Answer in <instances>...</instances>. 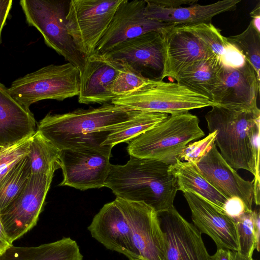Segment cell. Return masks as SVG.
<instances>
[{
  "label": "cell",
  "mask_w": 260,
  "mask_h": 260,
  "mask_svg": "<svg viewBox=\"0 0 260 260\" xmlns=\"http://www.w3.org/2000/svg\"><path fill=\"white\" fill-rule=\"evenodd\" d=\"M226 39L251 65L260 80V32L255 28L251 21L242 33Z\"/></svg>",
  "instance_id": "30"
},
{
  "label": "cell",
  "mask_w": 260,
  "mask_h": 260,
  "mask_svg": "<svg viewBox=\"0 0 260 260\" xmlns=\"http://www.w3.org/2000/svg\"><path fill=\"white\" fill-rule=\"evenodd\" d=\"M155 5L163 8H177L181 5H189L195 4L197 0H151Z\"/></svg>",
  "instance_id": "37"
},
{
  "label": "cell",
  "mask_w": 260,
  "mask_h": 260,
  "mask_svg": "<svg viewBox=\"0 0 260 260\" xmlns=\"http://www.w3.org/2000/svg\"><path fill=\"white\" fill-rule=\"evenodd\" d=\"M205 115L209 133H216L215 143L220 154L234 169H244L254 176V187L260 184L259 162L255 157L250 132L260 120V110L242 111L217 105Z\"/></svg>",
  "instance_id": "3"
},
{
  "label": "cell",
  "mask_w": 260,
  "mask_h": 260,
  "mask_svg": "<svg viewBox=\"0 0 260 260\" xmlns=\"http://www.w3.org/2000/svg\"><path fill=\"white\" fill-rule=\"evenodd\" d=\"M183 195L190 208L193 225L199 231L210 237L217 248L238 252L235 221L194 192H184Z\"/></svg>",
  "instance_id": "18"
},
{
  "label": "cell",
  "mask_w": 260,
  "mask_h": 260,
  "mask_svg": "<svg viewBox=\"0 0 260 260\" xmlns=\"http://www.w3.org/2000/svg\"><path fill=\"white\" fill-rule=\"evenodd\" d=\"M31 175L30 161L26 156L0 180V212L21 193Z\"/></svg>",
  "instance_id": "29"
},
{
  "label": "cell",
  "mask_w": 260,
  "mask_h": 260,
  "mask_svg": "<svg viewBox=\"0 0 260 260\" xmlns=\"http://www.w3.org/2000/svg\"><path fill=\"white\" fill-rule=\"evenodd\" d=\"M196 164L202 176L226 199L238 198L252 210L253 180L243 179L222 157L215 143Z\"/></svg>",
  "instance_id": "17"
},
{
  "label": "cell",
  "mask_w": 260,
  "mask_h": 260,
  "mask_svg": "<svg viewBox=\"0 0 260 260\" xmlns=\"http://www.w3.org/2000/svg\"><path fill=\"white\" fill-rule=\"evenodd\" d=\"M120 199L141 259L166 260L164 239L157 213L143 202Z\"/></svg>",
  "instance_id": "16"
},
{
  "label": "cell",
  "mask_w": 260,
  "mask_h": 260,
  "mask_svg": "<svg viewBox=\"0 0 260 260\" xmlns=\"http://www.w3.org/2000/svg\"><path fill=\"white\" fill-rule=\"evenodd\" d=\"M236 260H254L252 257L248 258H244L241 257L237 251L236 253Z\"/></svg>",
  "instance_id": "42"
},
{
  "label": "cell",
  "mask_w": 260,
  "mask_h": 260,
  "mask_svg": "<svg viewBox=\"0 0 260 260\" xmlns=\"http://www.w3.org/2000/svg\"><path fill=\"white\" fill-rule=\"evenodd\" d=\"M164 239L166 260H211L202 233L175 207L157 213Z\"/></svg>",
  "instance_id": "14"
},
{
  "label": "cell",
  "mask_w": 260,
  "mask_h": 260,
  "mask_svg": "<svg viewBox=\"0 0 260 260\" xmlns=\"http://www.w3.org/2000/svg\"><path fill=\"white\" fill-rule=\"evenodd\" d=\"M223 65L219 58L214 54L185 70L175 80L177 83L212 102V93L219 81Z\"/></svg>",
  "instance_id": "25"
},
{
  "label": "cell",
  "mask_w": 260,
  "mask_h": 260,
  "mask_svg": "<svg viewBox=\"0 0 260 260\" xmlns=\"http://www.w3.org/2000/svg\"><path fill=\"white\" fill-rule=\"evenodd\" d=\"M260 80L246 59L237 68L223 65L219 81L212 93L213 105L242 111L259 109L257 99Z\"/></svg>",
  "instance_id": "13"
},
{
  "label": "cell",
  "mask_w": 260,
  "mask_h": 260,
  "mask_svg": "<svg viewBox=\"0 0 260 260\" xmlns=\"http://www.w3.org/2000/svg\"><path fill=\"white\" fill-rule=\"evenodd\" d=\"M80 71L70 62L49 64L14 80L8 90L27 109L44 100L63 101L78 95Z\"/></svg>",
  "instance_id": "5"
},
{
  "label": "cell",
  "mask_w": 260,
  "mask_h": 260,
  "mask_svg": "<svg viewBox=\"0 0 260 260\" xmlns=\"http://www.w3.org/2000/svg\"><path fill=\"white\" fill-rule=\"evenodd\" d=\"M3 147H1L0 146V156H1V154L2 151Z\"/></svg>",
  "instance_id": "43"
},
{
  "label": "cell",
  "mask_w": 260,
  "mask_h": 260,
  "mask_svg": "<svg viewBox=\"0 0 260 260\" xmlns=\"http://www.w3.org/2000/svg\"><path fill=\"white\" fill-rule=\"evenodd\" d=\"M37 127L29 109L15 100L0 82V146H9L31 137Z\"/></svg>",
  "instance_id": "22"
},
{
  "label": "cell",
  "mask_w": 260,
  "mask_h": 260,
  "mask_svg": "<svg viewBox=\"0 0 260 260\" xmlns=\"http://www.w3.org/2000/svg\"><path fill=\"white\" fill-rule=\"evenodd\" d=\"M238 236L239 255L244 258L252 257L256 248L253 229V210H248L235 220Z\"/></svg>",
  "instance_id": "31"
},
{
  "label": "cell",
  "mask_w": 260,
  "mask_h": 260,
  "mask_svg": "<svg viewBox=\"0 0 260 260\" xmlns=\"http://www.w3.org/2000/svg\"><path fill=\"white\" fill-rule=\"evenodd\" d=\"M121 68L120 62L104 54L93 53L86 56L80 74L79 103H111L116 98L111 91L112 86Z\"/></svg>",
  "instance_id": "19"
},
{
  "label": "cell",
  "mask_w": 260,
  "mask_h": 260,
  "mask_svg": "<svg viewBox=\"0 0 260 260\" xmlns=\"http://www.w3.org/2000/svg\"><path fill=\"white\" fill-rule=\"evenodd\" d=\"M237 251L225 248H217L216 252L211 256V260H236Z\"/></svg>",
  "instance_id": "38"
},
{
  "label": "cell",
  "mask_w": 260,
  "mask_h": 260,
  "mask_svg": "<svg viewBox=\"0 0 260 260\" xmlns=\"http://www.w3.org/2000/svg\"><path fill=\"white\" fill-rule=\"evenodd\" d=\"M146 1L145 15L151 19L173 26H185L209 23L220 14L235 10L240 0H223L207 5L193 4L188 7L163 8Z\"/></svg>",
  "instance_id": "21"
},
{
  "label": "cell",
  "mask_w": 260,
  "mask_h": 260,
  "mask_svg": "<svg viewBox=\"0 0 260 260\" xmlns=\"http://www.w3.org/2000/svg\"><path fill=\"white\" fill-rule=\"evenodd\" d=\"M12 245V242L7 236L0 218V256Z\"/></svg>",
  "instance_id": "40"
},
{
  "label": "cell",
  "mask_w": 260,
  "mask_h": 260,
  "mask_svg": "<svg viewBox=\"0 0 260 260\" xmlns=\"http://www.w3.org/2000/svg\"><path fill=\"white\" fill-rule=\"evenodd\" d=\"M164 113L139 111L129 119L116 125L102 145L112 147L120 143H129L141 134L158 124L169 116Z\"/></svg>",
  "instance_id": "27"
},
{
  "label": "cell",
  "mask_w": 260,
  "mask_h": 260,
  "mask_svg": "<svg viewBox=\"0 0 260 260\" xmlns=\"http://www.w3.org/2000/svg\"><path fill=\"white\" fill-rule=\"evenodd\" d=\"M199 122L198 117L189 112L171 115L132 140L127 152L132 156L173 165L190 142L205 136Z\"/></svg>",
  "instance_id": "4"
},
{
  "label": "cell",
  "mask_w": 260,
  "mask_h": 260,
  "mask_svg": "<svg viewBox=\"0 0 260 260\" xmlns=\"http://www.w3.org/2000/svg\"><path fill=\"white\" fill-rule=\"evenodd\" d=\"M216 135L214 131L203 139L188 144L179 155V160L196 164L215 143Z\"/></svg>",
  "instance_id": "34"
},
{
  "label": "cell",
  "mask_w": 260,
  "mask_h": 260,
  "mask_svg": "<svg viewBox=\"0 0 260 260\" xmlns=\"http://www.w3.org/2000/svg\"><path fill=\"white\" fill-rule=\"evenodd\" d=\"M120 62L122 68L111 88V91L116 98L133 92L151 81L144 77L125 62Z\"/></svg>",
  "instance_id": "32"
},
{
  "label": "cell",
  "mask_w": 260,
  "mask_h": 260,
  "mask_svg": "<svg viewBox=\"0 0 260 260\" xmlns=\"http://www.w3.org/2000/svg\"><path fill=\"white\" fill-rule=\"evenodd\" d=\"M252 18L251 22L256 30L260 32V2H258L256 6L250 13Z\"/></svg>",
  "instance_id": "41"
},
{
  "label": "cell",
  "mask_w": 260,
  "mask_h": 260,
  "mask_svg": "<svg viewBox=\"0 0 260 260\" xmlns=\"http://www.w3.org/2000/svg\"><path fill=\"white\" fill-rule=\"evenodd\" d=\"M103 54L111 59L125 62L149 80L162 81L164 40L159 32L151 31L125 41Z\"/></svg>",
  "instance_id": "11"
},
{
  "label": "cell",
  "mask_w": 260,
  "mask_h": 260,
  "mask_svg": "<svg viewBox=\"0 0 260 260\" xmlns=\"http://www.w3.org/2000/svg\"><path fill=\"white\" fill-rule=\"evenodd\" d=\"M177 26L199 38L219 58L224 66L237 68L244 63L246 59L242 54L211 22Z\"/></svg>",
  "instance_id": "26"
},
{
  "label": "cell",
  "mask_w": 260,
  "mask_h": 260,
  "mask_svg": "<svg viewBox=\"0 0 260 260\" xmlns=\"http://www.w3.org/2000/svg\"><path fill=\"white\" fill-rule=\"evenodd\" d=\"M136 260H143V259H136Z\"/></svg>",
  "instance_id": "44"
},
{
  "label": "cell",
  "mask_w": 260,
  "mask_h": 260,
  "mask_svg": "<svg viewBox=\"0 0 260 260\" xmlns=\"http://www.w3.org/2000/svg\"><path fill=\"white\" fill-rule=\"evenodd\" d=\"M161 161L130 155L124 165H111L104 187L116 197L141 202L158 213L174 207L178 189L176 178Z\"/></svg>",
  "instance_id": "1"
},
{
  "label": "cell",
  "mask_w": 260,
  "mask_h": 260,
  "mask_svg": "<svg viewBox=\"0 0 260 260\" xmlns=\"http://www.w3.org/2000/svg\"><path fill=\"white\" fill-rule=\"evenodd\" d=\"M26 22L42 34L45 44L81 72L85 56L76 48L66 21L69 2L58 0H21L19 2Z\"/></svg>",
  "instance_id": "6"
},
{
  "label": "cell",
  "mask_w": 260,
  "mask_h": 260,
  "mask_svg": "<svg viewBox=\"0 0 260 260\" xmlns=\"http://www.w3.org/2000/svg\"><path fill=\"white\" fill-rule=\"evenodd\" d=\"M162 35L163 79L169 77L175 79L180 73L194 63L215 54L196 36L177 26L171 27Z\"/></svg>",
  "instance_id": "20"
},
{
  "label": "cell",
  "mask_w": 260,
  "mask_h": 260,
  "mask_svg": "<svg viewBox=\"0 0 260 260\" xmlns=\"http://www.w3.org/2000/svg\"><path fill=\"white\" fill-rule=\"evenodd\" d=\"M54 173L31 174L21 193L0 212L4 228L12 243L37 224Z\"/></svg>",
  "instance_id": "10"
},
{
  "label": "cell",
  "mask_w": 260,
  "mask_h": 260,
  "mask_svg": "<svg viewBox=\"0 0 260 260\" xmlns=\"http://www.w3.org/2000/svg\"><path fill=\"white\" fill-rule=\"evenodd\" d=\"M146 5L145 0H122L93 53L103 54L125 41L151 31L163 34L174 26L147 17Z\"/></svg>",
  "instance_id": "12"
},
{
  "label": "cell",
  "mask_w": 260,
  "mask_h": 260,
  "mask_svg": "<svg viewBox=\"0 0 260 260\" xmlns=\"http://www.w3.org/2000/svg\"><path fill=\"white\" fill-rule=\"evenodd\" d=\"M168 172L176 178L178 190L194 192L224 213L228 199L202 176L195 163L177 160L169 165Z\"/></svg>",
  "instance_id": "24"
},
{
  "label": "cell",
  "mask_w": 260,
  "mask_h": 260,
  "mask_svg": "<svg viewBox=\"0 0 260 260\" xmlns=\"http://www.w3.org/2000/svg\"><path fill=\"white\" fill-rule=\"evenodd\" d=\"M87 229L91 236L106 248L129 260L141 259L119 198L105 204Z\"/></svg>",
  "instance_id": "15"
},
{
  "label": "cell",
  "mask_w": 260,
  "mask_h": 260,
  "mask_svg": "<svg viewBox=\"0 0 260 260\" xmlns=\"http://www.w3.org/2000/svg\"><path fill=\"white\" fill-rule=\"evenodd\" d=\"M253 229L256 243V250L259 251L260 218L259 209L253 211Z\"/></svg>",
  "instance_id": "39"
},
{
  "label": "cell",
  "mask_w": 260,
  "mask_h": 260,
  "mask_svg": "<svg viewBox=\"0 0 260 260\" xmlns=\"http://www.w3.org/2000/svg\"><path fill=\"white\" fill-rule=\"evenodd\" d=\"M111 103L133 111L171 115L213 105L207 98L177 82L151 80L133 92L117 96Z\"/></svg>",
  "instance_id": "7"
},
{
  "label": "cell",
  "mask_w": 260,
  "mask_h": 260,
  "mask_svg": "<svg viewBox=\"0 0 260 260\" xmlns=\"http://www.w3.org/2000/svg\"><path fill=\"white\" fill-rule=\"evenodd\" d=\"M122 0H71L67 27L78 50L91 55L106 31Z\"/></svg>",
  "instance_id": "8"
},
{
  "label": "cell",
  "mask_w": 260,
  "mask_h": 260,
  "mask_svg": "<svg viewBox=\"0 0 260 260\" xmlns=\"http://www.w3.org/2000/svg\"><path fill=\"white\" fill-rule=\"evenodd\" d=\"M31 137L3 147L0 156V180L18 162L27 156L29 150Z\"/></svg>",
  "instance_id": "33"
},
{
  "label": "cell",
  "mask_w": 260,
  "mask_h": 260,
  "mask_svg": "<svg viewBox=\"0 0 260 260\" xmlns=\"http://www.w3.org/2000/svg\"><path fill=\"white\" fill-rule=\"evenodd\" d=\"M111 103L64 114H47L37 124V130L57 149L81 145L100 146L117 124L137 114Z\"/></svg>",
  "instance_id": "2"
},
{
  "label": "cell",
  "mask_w": 260,
  "mask_h": 260,
  "mask_svg": "<svg viewBox=\"0 0 260 260\" xmlns=\"http://www.w3.org/2000/svg\"><path fill=\"white\" fill-rule=\"evenodd\" d=\"M12 0H0V44L2 32L12 7Z\"/></svg>",
  "instance_id": "36"
},
{
  "label": "cell",
  "mask_w": 260,
  "mask_h": 260,
  "mask_svg": "<svg viewBox=\"0 0 260 260\" xmlns=\"http://www.w3.org/2000/svg\"><path fill=\"white\" fill-rule=\"evenodd\" d=\"M223 210L225 214L235 221L250 210L240 199L233 197L228 199Z\"/></svg>",
  "instance_id": "35"
},
{
  "label": "cell",
  "mask_w": 260,
  "mask_h": 260,
  "mask_svg": "<svg viewBox=\"0 0 260 260\" xmlns=\"http://www.w3.org/2000/svg\"><path fill=\"white\" fill-rule=\"evenodd\" d=\"M60 150L37 130L32 136L27 156L32 174L54 173L60 166Z\"/></svg>",
  "instance_id": "28"
},
{
  "label": "cell",
  "mask_w": 260,
  "mask_h": 260,
  "mask_svg": "<svg viewBox=\"0 0 260 260\" xmlns=\"http://www.w3.org/2000/svg\"><path fill=\"white\" fill-rule=\"evenodd\" d=\"M0 260H83L77 242L69 237L36 247H9Z\"/></svg>",
  "instance_id": "23"
},
{
  "label": "cell",
  "mask_w": 260,
  "mask_h": 260,
  "mask_svg": "<svg viewBox=\"0 0 260 260\" xmlns=\"http://www.w3.org/2000/svg\"><path fill=\"white\" fill-rule=\"evenodd\" d=\"M112 147L81 145L60 150L63 179L59 186L81 190L104 187L111 164Z\"/></svg>",
  "instance_id": "9"
}]
</instances>
